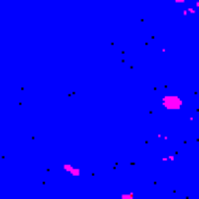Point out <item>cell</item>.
<instances>
[{"label": "cell", "instance_id": "cell-1", "mask_svg": "<svg viewBox=\"0 0 199 199\" xmlns=\"http://www.w3.org/2000/svg\"><path fill=\"white\" fill-rule=\"evenodd\" d=\"M163 105H165V107H180L182 101L178 96H167V98H163Z\"/></svg>", "mask_w": 199, "mask_h": 199}]
</instances>
